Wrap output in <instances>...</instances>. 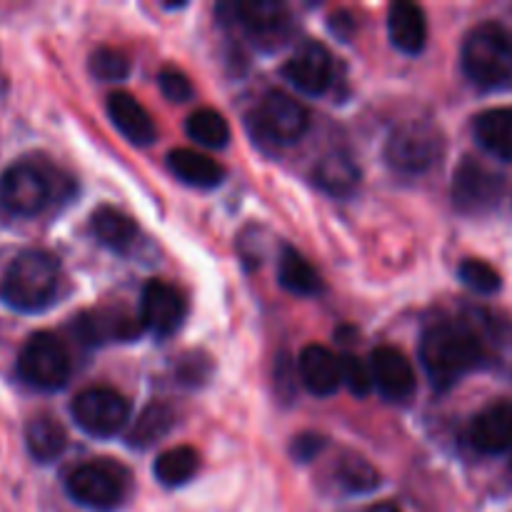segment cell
I'll use <instances>...</instances> for the list:
<instances>
[{"mask_svg": "<svg viewBox=\"0 0 512 512\" xmlns=\"http://www.w3.org/2000/svg\"><path fill=\"white\" fill-rule=\"evenodd\" d=\"M420 363L438 393L455 388L465 375L485 365L483 338L463 320H438L420 338Z\"/></svg>", "mask_w": 512, "mask_h": 512, "instance_id": "cell-1", "label": "cell"}, {"mask_svg": "<svg viewBox=\"0 0 512 512\" xmlns=\"http://www.w3.org/2000/svg\"><path fill=\"white\" fill-rule=\"evenodd\" d=\"M63 270L48 250H20L0 275V298L18 313H40L58 300Z\"/></svg>", "mask_w": 512, "mask_h": 512, "instance_id": "cell-2", "label": "cell"}, {"mask_svg": "<svg viewBox=\"0 0 512 512\" xmlns=\"http://www.w3.org/2000/svg\"><path fill=\"white\" fill-rule=\"evenodd\" d=\"M463 73L468 75L475 88L485 93L512 88V58L505 45L503 23L500 20H485L475 25L463 40L460 50Z\"/></svg>", "mask_w": 512, "mask_h": 512, "instance_id": "cell-3", "label": "cell"}, {"mask_svg": "<svg viewBox=\"0 0 512 512\" xmlns=\"http://www.w3.org/2000/svg\"><path fill=\"white\" fill-rule=\"evenodd\" d=\"M65 490L83 508L95 512H110L123 505L130 493V473L123 463L110 458L88 460L70 470L65 478Z\"/></svg>", "mask_w": 512, "mask_h": 512, "instance_id": "cell-4", "label": "cell"}, {"mask_svg": "<svg viewBox=\"0 0 512 512\" xmlns=\"http://www.w3.org/2000/svg\"><path fill=\"white\" fill-rule=\"evenodd\" d=\"M215 15L228 28H240L250 38V43L260 50H278L288 43L293 33V18L288 8L268 0L255 3H220Z\"/></svg>", "mask_w": 512, "mask_h": 512, "instance_id": "cell-5", "label": "cell"}, {"mask_svg": "<svg viewBox=\"0 0 512 512\" xmlns=\"http://www.w3.org/2000/svg\"><path fill=\"white\" fill-rule=\"evenodd\" d=\"M248 128L260 143L295 145L310 130V113L293 95L270 90L250 113Z\"/></svg>", "mask_w": 512, "mask_h": 512, "instance_id": "cell-6", "label": "cell"}, {"mask_svg": "<svg viewBox=\"0 0 512 512\" xmlns=\"http://www.w3.org/2000/svg\"><path fill=\"white\" fill-rule=\"evenodd\" d=\"M510 198V183L475 158H463L453 173V205L463 215H490L503 210Z\"/></svg>", "mask_w": 512, "mask_h": 512, "instance_id": "cell-7", "label": "cell"}, {"mask_svg": "<svg viewBox=\"0 0 512 512\" xmlns=\"http://www.w3.org/2000/svg\"><path fill=\"white\" fill-rule=\"evenodd\" d=\"M70 373H73L70 353L58 335L35 333L20 348L18 375L30 388L53 393V390L65 388Z\"/></svg>", "mask_w": 512, "mask_h": 512, "instance_id": "cell-8", "label": "cell"}, {"mask_svg": "<svg viewBox=\"0 0 512 512\" xmlns=\"http://www.w3.org/2000/svg\"><path fill=\"white\" fill-rule=\"evenodd\" d=\"M443 133L428 120H405L385 143V160L400 173H425L443 155Z\"/></svg>", "mask_w": 512, "mask_h": 512, "instance_id": "cell-9", "label": "cell"}, {"mask_svg": "<svg viewBox=\"0 0 512 512\" xmlns=\"http://www.w3.org/2000/svg\"><path fill=\"white\" fill-rule=\"evenodd\" d=\"M53 200L50 173L40 165L23 160L0 175V205L20 218H33L43 213Z\"/></svg>", "mask_w": 512, "mask_h": 512, "instance_id": "cell-10", "label": "cell"}, {"mask_svg": "<svg viewBox=\"0 0 512 512\" xmlns=\"http://www.w3.org/2000/svg\"><path fill=\"white\" fill-rule=\"evenodd\" d=\"M73 420L93 438H113L128 425L130 403L113 388H88L70 405Z\"/></svg>", "mask_w": 512, "mask_h": 512, "instance_id": "cell-11", "label": "cell"}, {"mask_svg": "<svg viewBox=\"0 0 512 512\" xmlns=\"http://www.w3.org/2000/svg\"><path fill=\"white\" fill-rule=\"evenodd\" d=\"M188 315V300L175 285L165 280H150L140 298V325L155 338H170L178 333Z\"/></svg>", "mask_w": 512, "mask_h": 512, "instance_id": "cell-12", "label": "cell"}, {"mask_svg": "<svg viewBox=\"0 0 512 512\" xmlns=\"http://www.w3.org/2000/svg\"><path fill=\"white\" fill-rule=\"evenodd\" d=\"M283 78L305 95L328 93L335 80V60L323 43L300 45L283 65Z\"/></svg>", "mask_w": 512, "mask_h": 512, "instance_id": "cell-13", "label": "cell"}, {"mask_svg": "<svg viewBox=\"0 0 512 512\" xmlns=\"http://www.w3.org/2000/svg\"><path fill=\"white\" fill-rule=\"evenodd\" d=\"M370 378H373V388L383 395L388 403H405L413 398L415 388H418V378H415L413 363L408 355L400 353L398 348L390 345H380L370 353Z\"/></svg>", "mask_w": 512, "mask_h": 512, "instance_id": "cell-14", "label": "cell"}, {"mask_svg": "<svg viewBox=\"0 0 512 512\" xmlns=\"http://www.w3.org/2000/svg\"><path fill=\"white\" fill-rule=\"evenodd\" d=\"M73 328L83 343L105 345L135 340L140 335V330H143V325H140V320H135L133 315H128L120 308H98L78 315Z\"/></svg>", "mask_w": 512, "mask_h": 512, "instance_id": "cell-15", "label": "cell"}, {"mask_svg": "<svg viewBox=\"0 0 512 512\" xmlns=\"http://www.w3.org/2000/svg\"><path fill=\"white\" fill-rule=\"evenodd\" d=\"M468 440L478 453L500 455L512 448V400H498L480 410L468 428Z\"/></svg>", "mask_w": 512, "mask_h": 512, "instance_id": "cell-16", "label": "cell"}, {"mask_svg": "<svg viewBox=\"0 0 512 512\" xmlns=\"http://www.w3.org/2000/svg\"><path fill=\"white\" fill-rule=\"evenodd\" d=\"M108 115L113 120L115 128L120 130L123 138H128L133 145H145L153 143L158 138V128H155V120L150 118L148 110L143 108L135 95L123 93V90H115L108 95Z\"/></svg>", "mask_w": 512, "mask_h": 512, "instance_id": "cell-17", "label": "cell"}, {"mask_svg": "<svg viewBox=\"0 0 512 512\" xmlns=\"http://www.w3.org/2000/svg\"><path fill=\"white\" fill-rule=\"evenodd\" d=\"M298 373L305 388L318 398H330L340 388L338 355L325 345H308L298 355Z\"/></svg>", "mask_w": 512, "mask_h": 512, "instance_id": "cell-18", "label": "cell"}, {"mask_svg": "<svg viewBox=\"0 0 512 512\" xmlns=\"http://www.w3.org/2000/svg\"><path fill=\"white\" fill-rule=\"evenodd\" d=\"M388 35L390 43L405 55L423 53L425 43H428V20L420 5L400 0V3L390 5L388 13Z\"/></svg>", "mask_w": 512, "mask_h": 512, "instance_id": "cell-19", "label": "cell"}, {"mask_svg": "<svg viewBox=\"0 0 512 512\" xmlns=\"http://www.w3.org/2000/svg\"><path fill=\"white\" fill-rule=\"evenodd\" d=\"M473 133L480 148L498 160L512 163V108H490L475 115Z\"/></svg>", "mask_w": 512, "mask_h": 512, "instance_id": "cell-20", "label": "cell"}, {"mask_svg": "<svg viewBox=\"0 0 512 512\" xmlns=\"http://www.w3.org/2000/svg\"><path fill=\"white\" fill-rule=\"evenodd\" d=\"M168 170L183 183L195 188H218L225 180V168L218 160L190 148H175L168 153Z\"/></svg>", "mask_w": 512, "mask_h": 512, "instance_id": "cell-21", "label": "cell"}, {"mask_svg": "<svg viewBox=\"0 0 512 512\" xmlns=\"http://www.w3.org/2000/svg\"><path fill=\"white\" fill-rule=\"evenodd\" d=\"M313 180L320 190H325L333 198H345L358 188L360 168L345 150H333L318 160Z\"/></svg>", "mask_w": 512, "mask_h": 512, "instance_id": "cell-22", "label": "cell"}, {"mask_svg": "<svg viewBox=\"0 0 512 512\" xmlns=\"http://www.w3.org/2000/svg\"><path fill=\"white\" fill-rule=\"evenodd\" d=\"M90 230L95 238L105 245V248L115 250V253H128L138 238V225L130 215L123 210L110 208V205H100L93 215H90Z\"/></svg>", "mask_w": 512, "mask_h": 512, "instance_id": "cell-23", "label": "cell"}, {"mask_svg": "<svg viewBox=\"0 0 512 512\" xmlns=\"http://www.w3.org/2000/svg\"><path fill=\"white\" fill-rule=\"evenodd\" d=\"M65 445H68V435L53 415H35L25 425V448L35 463H53L63 455Z\"/></svg>", "mask_w": 512, "mask_h": 512, "instance_id": "cell-24", "label": "cell"}, {"mask_svg": "<svg viewBox=\"0 0 512 512\" xmlns=\"http://www.w3.org/2000/svg\"><path fill=\"white\" fill-rule=\"evenodd\" d=\"M175 428V408L163 400L145 405L143 413L135 418L133 428L128 433V445L138 450L153 448L155 443L165 438Z\"/></svg>", "mask_w": 512, "mask_h": 512, "instance_id": "cell-25", "label": "cell"}, {"mask_svg": "<svg viewBox=\"0 0 512 512\" xmlns=\"http://www.w3.org/2000/svg\"><path fill=\"white\" fill-rule=\"evenodd\" d=\"M278 283L288 293L303 295V298H313V295L323 293V280H320L318 270L290 245H285L278 258Z\"/></svg>", "mask_w": 512, "mask_h": 512, "instance_id": "cell-26", "label": "cell"}, {"mask_svg": "<svg viewBox=\"0 0 512 512\" xmlns=\"http://www.w3.org/2000/svg\"><path fill=\"white\" fill-rule=\"evenodd\" d=\"M200 470V458L193 448L188 445H178L165 453L158 455L153 465V475L158 478L160 485L165 488H180V485L190 483L195 473Z\"/></svg>", "mask_w": 512, "mask_h": 512, "instance_id": "cell-27", "label": "cell"}, {"mask_svg": "<svg viewBox=\"0 0 512 512\" xmlns=\"http://www.w3.org/2000/svg\"><path fill=\"white\" fill-rule=\"evenodd\" d=\"M185 130H188L190 140L210 150H220L230 143V125L218 110L213 108H200L190 113L185 120Z\"/></svg>", "mask_w": 512, "mask_h": 512, "instance_id": "cell-28", "label": "cell"}, {"mask_svg": "<svg viewBox=\"0 0 512 512\" xmlns=\"http://www.w3.org/2000/svg\"><path fill=\"white\" fill-rule=\"evenodd\" d=\"M335 483L350 495H365L373 493L380 485V473L363 458V455L348 453L340 458L338 468H335Z\"/></svg>", "mask_w": 512, "mask_h": 512, "instance_id": "cell-29", "label": "cell"}, {"mask_svg": "<svg viewBox=\"0 0 512 512\" xmlns=\"http://www.w3.org/2000/svg\"><path fill=\"white\" fill-rule=\"evenodd\" d=\"M90 73L95 75L103 83H118L125 80L130 73V60L125 58V53H120L118 48H108V45H100L90 53L88 60Z\"/></svg>", "mask_w": 512, "mask_h": 512, "instance_id": "cell-30", "label": "cell"}, {"mask_svg": "<svg viewBox=\"0 0 512 512\" xmlns=\"http://www.w3.org/2000/svg\"><path fill=\"white\" fill-rule=\"evenodd\" d=\"M458 278L463 280V285H468L470 290H475L480 295H495L503 288V280H500L498 270L478 258L463 260L458 268Z\"/></svg>", "mask_w": 512, "mask_h": 512, "instance_id": "cell-31", "label": "cell"}, {"mask_svg": "<svg viewBox=\"0 0 512 512\" xmlns=\"http://www.w3.org/2000/svg\"><path fill=\"white\" fill-rule=\"evenodd\" d=\"M340 363V385L350 390L355 398H365L373 390V378H370V368L353 353H345L338 358Z\"/></svg>", "mask_w": 512, "mask_h": 512, "instance_id": "cell-32", "label": "cell"}, {"mask_svg": "<svg viewBox=\"0 0 512 512\" xmlns=\"http://www.w3.org/2000/svg\"><path fill=\"white\" fill-rule=\"evenodd\" d=\"M160 93L165 95L173 103H185V100L193 98V83L188 80V75L178 68H163L158 75Z\"/></svg>", "mask_w": 512, "mask_h": 512, "instance_id": "cell-33", "label": "cell"}, {"mask_svg": "<svg viewBox=\"0 0 512 512\" xmlns=\"http://www.w3.org/2000/svg\"><path fill=\"white\" fill-rule=\"evenodd\" d=\"M328 448V438L318 433H300L298 438H293V445H290V455L298 463H310V460L318 458L323 450Z\"/></svg>", "mask_w": 512, "mask_h": 512, "instance_id": "cell-34", "label": "cell"}, {"mask_svg": "<svg viewBox=\"0 0 512 512\" xmlns=\"http://www.w3.org/2000/svg\"><path fill=\"white\" fill-rule=\"evenodd\" d=\"M210 363L208 358H198V355H185L180 363V380L188 385H198L208 378Z\"/></svg>", "mask_w": 512, "mask_h": 512, "instance_id": "cell-35", "label": "cell"}, {"mask_svg": "<svg viewBox=\"0 0 512 512\" xmlns=\"http://www.w3.org/2000/svg\"><path fill=\"white\" fill-rule=\"evenodd\" d=\"M330 30H333V33H338L340 38H350V35H353V30H355L353 15H350V13L333 15V23H330Z\"/></svg>", "mask_w": 512, "mask_h": 512, "instance_id": "cell-36", "label": "cell"}, {"mask_svg": "<svg viewBox=\"0 0 512 512\" xmlns=\"http://www.w3.org/2000/svg\"><path fill=\"white\" fill-rule=\"evenodd\" d=\"M365 512H400V510L395 508L393 503H378V505H373V508L365 510Z\"/></svg>", "mask_w": 512, "mask_h": 512, "instance_id": "cell-37", "label": "cell"}, {"mask_svg": "<svg viewBox=\"0 0 512 512\" xmlns=\"http://www.w3.org/2000/svg\"><path fill=\"white\" fill-rule=\"evenodd\" d=\"M503 33H505V45H508V53L512 58V23H503Z\"/></svg>", "mask_w": 512, "mask_h": 512, "instance_id": "cell-38", "label": "cell"}]
</instances>
